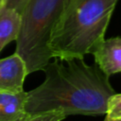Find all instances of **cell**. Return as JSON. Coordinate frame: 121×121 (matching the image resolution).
<instances>
[{"mask_svg":"<svg viewBox=\"0 0 121 121\" xmlns=\"http://www.w3.org/2000/svg\"><path fill=\"white\" fill-rule=\"evenodd\" d=\"M6 2H7V0H0V9L5 6Z\"/></svg>","mask_w":121,"mask_h":121,"instance_id":"10","label":"cell"},{"mask_svg":"<svg viewBox=\"0 0 121 121\" xmlns=\"http://www.w3.org/2000/svg\"><path fill=\"white\" fill-rule=\"evenodd\" d=\"M67 0H28L21 11L15 52L25 60L28 75L43 71L52 58L51 36Z\"/></svg>","mask_w":121,"mask_h":121,"instance_id":"3","label":"cell"},{"mask_svg":"<svg viewBox=\"0 0 121 121\" xmlns=\"http://www.w3.org/2000/svg\"><path fill=\"white\" fill-rule=\"evenodd\" d=\"M54 59L43 70V83L27 92L25 121L104 115L108 100L115 93L109 77L84 59Z\"/></svg>","mask_w":121,"mask_h":121,"instance_id":"1","label":"cell"},{"mask_svg":"<svg viewBox=\"0 0 121 121\" xmlns=\"http://www.w3.org/2000/svg\"><path fill=\"white\" fill-rule=\"evenodd\" d=\"M27 2H28V0H7V2H6L4 7L15 9L16 10H18L21 13V11L23 10L24 7L26 6V4Z\"/></svg>","mask_w":121,"mask_h":121,"instance_id":"9","label":"cell"},{"mask_svg":"<svg viewBox=\"0 0 121 121\" xmlns=\"http://www.w3.org/2000/svg\"><path fill=\"white\" fill-rule=\"evenodd\" d=\"M27 75L26 64L16 52L0 59V92H23L24 82Z\"/></svg>","mask_w":121,"mask_h":121,"instance_id":"4","label":"cell"},{"mask_svg":"<svg viewBox=\"0 0 121 121\" xmlns=\"http://www.w3.org/2000/svg\"><path fill=\"white\" fill-rule=\"evenodd\" d=\"M118 0H67L54 27L52 58L84 59L105 39Z\"/></svg>","mask_w":121,"mask_h":121,"instance_id":"2","label":"cell"},{"mask_svg":"<svg viewBox=\"0 0 121 121\" xmlns=\"http://www.w3.org/2000/svg\"><path fill=\"white\" fill-rule=\"evenodd\" d=\"M27 92H0V121H25Z\"/></svg>","mask_w":121,"mask_h":121,"instance_id":"6","label":"cell"},{"mask_svg":"<svg viewBox=\"0 0 121 121\" xmlns=\"http://www.w3.org/2000/svg\"><path fill=\"white\" fill-rule=\"evenodd\" d=\"M106 121H120L121 120V94H113L110 96L107 103L105 113Z\"/></svg>","mask_w":121,"mask_h":121,"instance_id":"8","label":"cell"},{"mask_svg":"<svg viewBox=\"0 0 121 121\" xmlns=\"http://www.w3.org/2000/svg\"><path fill=\"white\" fill-rule=\"evenodd\" d=\"M21 26V13L12 8L0 9V52L10 42L16 41Z\"/></svg>","mask_w":121,"mask_h":121,"instance_id":"7","label":"cell"},{"mask_svg":"<svg viewBox=\"0 0 121 121\" xmlns=\"http://www.w3.org/2000/svg\"><path fill=\"white\" fill-rule=\"evenodd\" d=\"M92 54L95 63L108 77L121 72V37L103 39Z\"/></svg>","mask_w":121,"mask_h":121,"instance_id":"5","label":"cell"}]
</instances>
